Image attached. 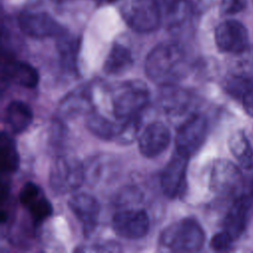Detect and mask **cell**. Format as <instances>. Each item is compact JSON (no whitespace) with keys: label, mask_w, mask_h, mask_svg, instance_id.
<instances>
[{"label":"cell","mask_w":253,"mask_h":253,"mask_svg":"<svg viewBox=\"0 0 253 253\" xmlns=\"http://www.w3.org/2000/svg\"><path fill=\"white\" fill-rule=\"evenodd\" d=\"M97 1L104 2V3H110V2H114V1H116V0H97Z\"/></svg>","instance_id":"33"},{"label":"cell","mask_w":253,"mask_h":253,"mask_svg":"<svg viewBox=\"0 0 253 253\" xmlns=\"http://www.w3.org/2000/svg\"><path fill=\"white\" fill-rule=\"evenodd\" d=\"M228 147L242 168H253V146L243 130H237L230 135Z\"/></svg>","instance_id":"21"},{"label":"cell","mask_w":253,"mask_h":253,"mask_svg":"<svg viewBox=\"0 0 253 253\" xmlns=\"http://www.w3.org/2000/svg\"><path fill=\"white\" fill-rule=\"evenodd\" d=\"M253 85V79L233 73L225 79L224 89L225 91L235 99L241 101L246 92Z\"/></svg>","instance_id":"24"},{"label":"cell","mask_w":253,"mask_h":253,"mask_svg":"<svg viewBox=\"0 0 253 253\" xmlns=\"http://www.w3.org/2000/svg\"><path fill=\"white\" fill-rule=\"evenodd\" d=\"M20 204L28 211L34 223L39 224L52 214L53 209L42 190L34 182L26 183L19 193Z\"/></svg>","instance_id":"15"},{"label":"cell","mask_w":253,"mask_h":253,"mask_svg":"<svg viewBox=\"0 0 253 253\" xmlns=\"http://www.w3.org/2000/svg\"><path fill=\"white\" fill-rule=\"evenodd\" d=\"M140 200V194L137 190L131 188H127L124 190L119 196H118V204L122 209L124 208H132L131 205H136Z\"/></svg>","instance_id":"28"},{"label":"cell","mask_w":253,"mask_h":253,"mask_svg":"<svg viewBox=\"0 0 253 253\" xmlns=\"http://www.w3.org/2000/svg\"><path fill=\"white\" fill-rule=\"evenodd\" d=\"M85 125L92 134L106 141L127 144L133 141L135 136V127L129 120L114 122L95 111L86 115Z\"/></svg>","instance_id":"6"},{"label":"cell","mask_w":253,"mask_h":253,"mask_svg":"<svg viewBox=\"0 0 253 253\" xmlns=\"http://www.w3.org/2000/svg\"><path fill=\"white\" fill-rule=\"evenodd\" d=\"M235 239L225 230L219 231L215 233L211 241H210V246L213 251L216 252H222V251H228L231 249L233 242Z\"/></svg>","instance_id":"26"},{"label":"cell","mask_w":253,"mask_h":253,"mask_svg":"<svg viewBox=\"0 0 253 253\" xmlns=\"http://www.w3.org/2000/svg\"><path fill=\"white\" fill-rule=\"evenodd\" d=\"M56 47L63 66L71 72H76L79 40L64 34L63 36L57 38Z\"/></svg>","instance_id":"23"},{"label":"cell","mask_w":253,"mask_h":253,"mask_svg":"<svg viewBox=\"0 0 253 253\" xmlns=\"http://www.w3.org/2000/svg\"><path fill=\"white\" fill-rule=\"evenodd\" d=\"M54 2H57V3H60V2H63V1H65V0H53Z\"/></svg>","instance_id":"34"},{"label":"cell","mask_w":253,"mask_h":253,"mask_svg":"<svg viewBox=\"0 0 253 253\" xmlns=\"http://www.w3.org/2000/svg\"><path fill=\"white\" fill-rule=\"evenodd\" d=\"M209 123L201 114H193L177 129L175 135L176 151L191 158L203 146L207 139Z\"/></svg>","instance_id":"7"},{"label":"cell","mask_w":253,"mask_h":253,"mask_svg":"<svg viewBox=\"0 0 253 253\" xmlns=\"http://www.w3.org/2000/svg\"><path fill=\"white\" fill-rule=\"evenodd\" d=\"M112 226L118 236L136 240L147 234L150 227V219L143 209L135 207L124 208L114 214Z\"/></svg>","instance_id":"9"},{"label":"cell","mask_w":253,"mask_h":253,"mask_svg":"<svg viewBox=\"0 0 253 253\" xmlns=\"http://www.w3.org/2000/svg\"><path fill=\"white\" fill-rule=\"evenodd\" d=\"M68 208L80 221L85 237H90L98 225L101 206L98 200L87 193H78L68 200Z\"/></svg>","instance_id":"13"},{"label":"cell","mask_w":253,"mask_h":253,"mask_svg":"<svg viewBox=\"0 0 253 253\" xmlns=\"http://www.w3.org/2000/svg\"><path fill=\"white\" fill-rule=\"evenodd\" d=\"M133 62L130 49L122 43H115L105 59L103 69L109 75H119L130 69Z\"/></svg>","instance_id":"20"},{"label":"cell","mask_w":253,"mask_h":253,"mask_svg":"<svg viewBox=\"0 0 253 253\" xmlns=\"http://www.w3.org/2000/svg\"><path fill=\"white\" fill-rule=\"evenodd\" d=\"M243 177L240 169L227 159L213 162L210 175V188L221 198H235L241 194Z\"/></svg>","instance_id":"8"},{"label":"cell","mask_w":253,"mask_h":253,"mask_svg":"<svg viewBox=\"0 0 253 253\" xmlns=\"http://www.w3.org/2000/svg\"><path fill=\"white\" fill-rule=\"evenodd\" d=\"M250 195L253 197V178H252V180H251V184H250Z\"/></svg>","instance_id":"32"},{"label":"cell","mask_w":253,"mask_h":253,"mask_svg":"<svg viewBox=\"0 0 253 253\" xmlns=\"http://www.w3.org/2000/svg\"><path fill=\"white\" fill-rule=\"evenodd\" d=\"M206 241V233L200 222L185 217L166 226L159 236V245L172 252H197Z\"/></svg>","instance_id":"2"},{"label":"cell","mask_w":253,"mask_h":253,"mask_svg":"<svg viewBox=\"0 0 253 253\" xmlns=\"http://www.w3.org/2000/svg\"><path fill=\"white\" fill-rule=\"evenodd\" d=\"M253 206V197L249 194H240L233 198L223 221V230L228 232L235 240L247 229L250 211Z\"/></svg>","instance_id":"14"},{"label":"cell","mask_w":253,"mask_h":253,"mask_svg":"<svg viewBox=\"0 0 253 253\" xmlns=\"http://www.w3.org/2000/svg\"><path fill=\"white\" fill-rule=\"evenodd\" d=\"M217 48L224 53L238 55L249 47V37L245 26L236 20L220 23L214 31Z\"/></svg>","instance_id":"12"},{"label":"cell","mask_w":253,"mask_h":253,"mask_svg":"<svg viewBox=\"0 0 253 253\" xmlns=\"http://www.w3.org/2000/svg\"><path fill=\"white\" fill-rule=\"evenodd\" d=\"M20 156L14 139L5 131L0 137V167L2 173L12 174L19 169Z\"/></svg>","instance_id":"22"},{"label":"cell","mask_w":253,"mask_h":253,"mask_svg":"<svg viewBox=\"0 0 253 253\" xmlns=\"http://www.w3.org/2000/svg\"><path fill=\"white\" fill-rule=\"evenodd\" d=\"M94 250L96 251H104V252H118L120 251V244L114 241L102 242L101 244H97L94 246Z\"/></svg>","instance_id":"31"},{"label":"cell","mask_w":253,"mask_h":253,"mask_svg":"<svg viewBox=\"0 0 253 253\" xmlns=\"http://www.w3.org/2000/svg\"><path fill=\"white\" fill-rule=\"evenodd\" d=\"M92 94L90 89L81 86L66 95L59 104L58 112L61 117L70 118L93 111Z\"/></svg>","instance_id":"18"},{"label":"cell","mask_w":253,"mask_h":253,"mask_svg":"<svg viewBox=\"0 0 253 253\" xmlns=\"http://www.w3.org/2000/svg\"><path fill=\"white\" fill-rule=\"evenodd\" d=\"M4 121L13 133L19 134L32 125L34 121V113L27 103L15 100L9 103L6 107Z\"/></svg>","instance_id":"19"},{"label":"cell","mask_w":253,"mask_h":253,"mask_svg":"<svg viewBox=\"0 0 253 253\" xmlns=\"http://www.w3.org/2000/svg\"><path fill=\"white\" fill-rule=\"evenodd\" d=\"M85 179L86 169L82 162L75 157H59L54 160L49 169V187L56 195H64L77 190Z\"/></svg>","instance_id":"4"},{"label":"cell","mask_w":253,"mask_h":253,"mask_svg":"<svg viewBox=\"0 0 253 253\" xmlns=\"http://www.w3.org/2000/svg\"><path fill=\"white\" fill-rule=\"evenodd\" d=\"M189 159L175 151L161 171L160 187L167 198L177 199L185 193Z\"/></svg>","instance_id":"10"},{"label":"cell","mask_w":253,"mask_h":253,"mask_svg":"<svg viewBox=\"0 0 253 253\" xmlns=\"http://www.w3.org/2000/svg\"><path fill=\"white\" fill-rule=\"evenodd\" d=\"M20 30L34 39L59 38L66 34L64 27L45 12H24L18 18Z\"/></svg>","instance_id":"11"},{"label":"cell","mask_w":253,"mask_h":253,"mask_svg":"<svg viewBox=\"0 0 253 253\" xmlns=\"http://www.w3.org/2000/svg\"><path fill=\"white\" fill-rule=\"evenodd\" d=\"M238 56L241 58L236 67L237 71L234 73L253 79V51L248 47L244 52L238 54Z\"/></svg>","instance_id":"27"},{"label":"cell","mask_w":253,"mask_h":253,"mask_svg":"<svg viewBox=\"0 0 253 253\" xmlns=\"http://www.w3.org/2000/svg\"><path fill=\"white\" fill-rule=\"evenodd\" d=\"M244 5L245 0H223L224 11L229 14L239 12L243 9Z\"/></svg>","instance_id":"29"},{"label":"cell","mask_w":253,"mask_h":253,"mask_svg":"<svg viewBox=\"0 0 253 253\" xmlns=\"http://www.w3.org/2000/svg\"><path fill=\"white\" fill-rule=\"evenodd\" d=\"M241 103L246 114L253 117V85L243 96V98L241 99Z\"/></svg>","instance_id":"30"},{"label":"cell","mask_w":253,"mask_h":253,"mask_svg":"<svg viewBox=\"0 0 253 253\" xmlns=\"http://www.w3.org/2000/svg\"><path fill=\"white\" fill-rule=\"evenodd\" d=\"M2 79L25 88H35L40 81V75L37 69L31 64L11 59L3 63Z\"/></svg>","instance_id":"17"},{"label":"cell","mask_w":253,"mask_h":253,"mask_svg":"<svg viewBox=\"0 0 253 253\" xmlns=\"http://www.w3.org/2000/svg\"><path fill=\"white\" fill-rule=\"evenodd\" d=\"M192 12V4L189 0H175L170 4L167 19L171 26H175L184 22Z\"/></svg>","instance_id":"25"},{"label":"cell","mask_w":253,"mask_h":253,"mask_svg":"<svg viewBox=\"0 0 253 253\" xmlns=\"http://www.w3.org/2000/svg\"><path fill=\"white\" fill-rule=\"evenodd\" d=\"M171 133L167 126L161 122L148 125L138 137V149L147 158H154L163 153L169 146Z\"/></svg>","instance_id":"16"},{"label":"cell","mask_w":253,"mask_h":253,"mask_svg":"<svg viewBox=\"0 0 253 253\" xmlns=\"http://www.w3.org/2000/svg\"><path fill=\"white\" fill-rule=\"evenodd\" d=\"M145 74L156 85L171 87L185 77L186 56L182 46L174 42H164L154 46L146 56Z\"/></svg>","instance_id":"1"},{"label":"cell","mask_w":253,"mask_h":253,"mask_svg":"<svg viewBox=\"0 0 253 253\" xmlns=\"http://www.w3.org/2000/svg\"><path fill=\"white\" fill-rule=\"evenodd\" d=\"M120 11L126 25L137 33H151L161 25V13L155 0H122Z\"/></svg>","instance_id":"5"},{"label":"cell","mask_w":253,"mask_h":253,"mask_svg":"<svg viewBox=\"0 0 253 253\" xmlns=\"http://www.w3.org/2000/svg\"><path fill=\"white\" fill-rule=\"evenodd\" d=\"M149 98L150 92L142 81L130 80L119 84L111 94L114 117L120 121L140 117Z\"/></svg>","instance_id":"3"}]
</instances>
